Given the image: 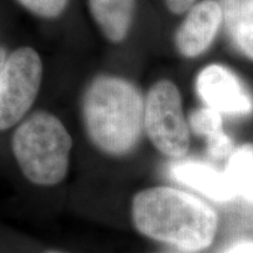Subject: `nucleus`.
I'll use <instances>...</instances> for the list:
<instances>
[{
	"label": "nucleus",
	"mask_w": 253,
	"mask_h": 253,
	"mask_svg": "<svg viewBox=\"0 0 253 253\" xmlns=\"http://www.w3.org/2000/svg\"><path fill=\"white\" fill-rule=\"evenodd\" d=\"M131 216L141 235L186 252L209 248L218 227V216L210 205L169 186H155L136 194Z\"/></svg>",
	"instance_id": "obj_1"
},
{
	"label": "nucleus",
	"mask_w": 253,
	"mask_h": 253,
	"mask_svg": "<svg viewBox=\"0 0 253 253\" xmlns=\"http://www.w3.org/2000/svg\"><path fill=\"white\" fill-rule=\"evenodd\" d=\"M144 103L140 89L126 79L112 75L94 79L82 101L91 142L112 156L134 150L144 128Z\"/></svg>",
	"instance_id": "obj_2"
},
{
	"label": "nucleus",
	"mask_w": 253,
	"mask_h": 253,
	"mask_svg": "<svg viewBox=\"0 0 253 253\" xmlns=\"http://www.w3.org/2000/svg\"><path fill=\"white\" fill-rule=\"evenodd\" d=\"M72 144L62 122L46 112L27 118L12 138V150L25 177L45 186L58 184L67 175Z\"/></svg>",
	"instance_id": "obj_3"
},
{
	"label": "nucleus",
	"mask_w": 253,
	"mask_h": 253,
	"mask_svg": "<svg viewBox=\"0 0 253 253\" xmlns=\"http://www.w3.org/2000/svg\"><path fill=\"white\" fill-rule=\"evenodd\" d=\"M144 129L158 151L171 158L184 157L190 147V130L183 113L178 88L169 80L154 84L144 103Z\"/></svg>",
	"instance_id": "obj_4"
},
{
	"label": "nucleus",
	"mask_w": 253,
	"mask_h": 253,
	"mask_svg": "<svg viewBox=\"0 0 253 253\" xmlns=\"http://www.w3.org/2000/svg\"><path fill=\"white\" fill-rule=\"evenodd\" d=\"M42 62L37 50L20 47L7 58L0 75V131L24 118L39 93Z\"/></svg>",
	"instance_id": "obj_5"
},
{
	"label": "nucleus",
	"mask_w": 253,
	"mask_h": 253,
	"mask_svg": "<svg viewBox=\"0 0 253 253\" xmlns=\"http://www.w3.org/2000/svg\"><path fill=\"white\" fill-rule=\"evenodd\" d=\"M196 89L209 108L220 114L249 115L253 112V97L248 87L221 65H210L199 73Z\"/></svg>",
	"instance_id": "obj_6"
},
{
	"label": "nucleus",
	"mask_w": 253,
	"mask_h": 253,
	"mask_svg": "<svg viewBox=\"0 0 253 253\" xmlns=\"http://www.w3.org/2000/svg\"><path fill=\"white\" fill-rule=\"evenodd\" d=\"M223 23V11L219 2L203 0L189 9L176 32L175 43L179 54L196 58L203 54L216 38Z\"/></svg>",
	"instance_id": "obj_7"
},
{
	"label": "nucleus",
	"mask_w": 253,
	"mask_h": 253,
	"mask_svg": "<svg viewBox=\"0 0 253 253\" xmlns=\"http://www.w3.org/2000/svg\"><path fill=\"white\" fill-rule=\"evenodd\" d=\"M176 181L191 186L212 201L227 202L236 197L235 191L224 172L201 162H179L170 169Z\"/></svg>",
	"instance_id": "obj_8"
},
{
	"label": "nucleus",
	"mask_w": 253,
	"mask_h": 253,
	"mask_svg": "<svg viewBox=\"0 0 253 253\" xmlns=\"http://www.w3.org/2000/svg\"><path fill=\"white\" fill-rule=\"evenodd\" d=\"M90 13L103 36L121 42L128 36L134 17L135 0H88Z\"/></svg>",
	"instance_id": "obj_9"
},
{
	"label": "nucleus",
	"mask_w": 253,
	"mask_h": 253,
	"mask_svg": "<svg viewBox=\"0 0 253 253\" xmlns=\"http://www.w3.org/2000/svg\"><path fill=\"white\" fill-rule=\"evenodd\" d=\"M223 21L230 40L253 60V0H220Z\"/></svg>",
	"instance_id": "obj_10"
},
{
	"label": "nucleus",
	"mask_w": 253,
	"mask_h": 253,
	"mask_svg": "<svg viewBox=\"0 0 253 253\" xmlns=\"http://www.w3.org/2000/svg\"><path fill=\"white\" fill-rule=\"evenodd\" d=\"M224 173L236 196L253 204V144L236 148L229 157Z\"/></svg>",
	"instance_id": "obj_11"
},
{
	"label": "nucleus",
	"mask_w": 253,
	"mask_h": 253,
	"mask_svg": "<svg viewBox=\"0 0 253 253\" xmlns=\"http://www.w3.org/2000/svg\"><path fill=\"white\" fill-rule=\"evenodd\" d=\"M189 126L196 135L209 137L223 130V119L221 114L212 108H201L191 113Z\"/></svg>",
	"instance_id": "obj_12"
},
{
	"label": "nucleus",
	"mask_w": 253,
	"mask_h": 253,
	"mask_svg": "<svg viewBox=\"0 0 253 253\" xmlns=\"http://www.w3.org/2000/svg\"><path fill=\"white\" fill-rule=\"evenodd\" d=\"M25 8L41 18L59 17L65 11L68 0H18Z\"/></svg>",
	"instance_id": "obj_13"
},
{
	"label": "nucleus",
	"mask_w": 253,
	"mask_h": 253,
	"mask_svg": "<svg viewBox=\"0 0 253 253\" xmlns=\"http://www.w3.org/2000/svg\"><path fill=\"white\" fill-rule=\"evenodd\" d=\"M208 154L213 160H223L233 153V142L223 130L207 137Z\"/></svg>",
	"instance_id": "obj_14"
},
{
	"label": "nucleus",
	"mask_w": 253,
	"mask_h": 253,
	"mask_svg": "<svg viewBox=\"0 0 253 253\" xmlns=\"http://www.w3.org/2000/svg\"><path fill=\"white\" fill-rule=\"evenodd\" d=\"M221 253H253V239H243L233 243Z\"/></svg>",
	"instance_id": "obj_15"
},
{
	"label": "nucleus",
	"mask_w": 253,
	"mask_h": 253,
	"mask_svg": "<svg viewBox=\"0 0 253 253\" xmlns=\"http://www.w3.org/2000/svg\"><path fill=\"white\" fill-rule=\"evenodd\" d=\"M168 8L175 14H182L194 6L196 0H166Z\"/></svg>",
	"instance_id": "obj_16"
},
{
	"label": "nucleus",
	"mask_w": 253,
	"mask_h": 253,
	"mask_svg": "<svg viewBox=\"0 0 253 253\" xmlns=\"http://www.w3.org/2000/svg\"><path fill=\"white\" fill-rule=\"evenodd\" d=\"M7 54H6V50L4 47L0 46V75H1L2 71H4V67L6 65V61H7Z\"/></svg>",
	"instance_id": "obj_17"
},
{
	"label": "nucleus",
	"mask_w": 253,
	"mask_h": 253,
	"mask_svg": "<svg viewBox=\"0 0 253 253\" xmlns=\"http://www.w3.org/2000/svg\"><path fill=\"white\" fill-rule=\"evenodd\" d=\"M46 253H60V252H56V251H49V252H46Z\"/></svg>",
	"instance_id": "obj_18"
}]
</instances>
